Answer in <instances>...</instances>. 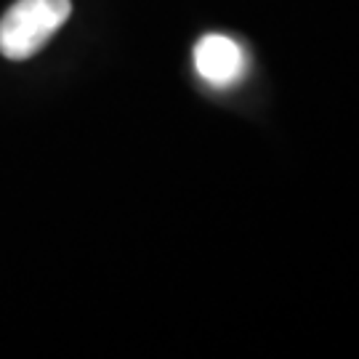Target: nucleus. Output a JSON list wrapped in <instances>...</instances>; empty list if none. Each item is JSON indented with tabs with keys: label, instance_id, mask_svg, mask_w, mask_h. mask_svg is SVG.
I'll return each instance as SVG.
<instances>
[{
	"label": "nucleus",
	"instance_id": "f257e3e1",
	"mask_svg": "<svg viewBox=\"0 0 359 359\" xmlns=\"http://www.w3.org/2000/svg\"><path fill=\"white\" fill-rule=\"evenodd\" d=\"M72 0H16L0 19V53L25 62L67 25Z\"/></svg>",
	"mask_w": 359,
	"mask_h": 359
},
{
	"label": "nucleus",
	"instance_id": "f03ea898",
	"mask_svg": "<svg viewBox=\"0 0 359 359\" xmlns=\"http://www.w3.org/2000/svg\"><path fill=\"white\" fill-rule=\"evenodd\" d=\"M197 75L216 88H229L245 75V51L226 35H205L194 46Z\"/></svg>",
	"mask_w": 359,
	"mask_h": 359
}]
</instances>
